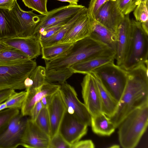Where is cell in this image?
I'll use <instances>...</instances> for the list:
<instances>
[{
	"mask_svg": "<svg viewBox=\"0 0 148 148\" xmlns=\"http://www.w3.org/2000/svg\"><path fill=\"white\" fill-rule=\"evenodd\" d=\"M148 62L127 71L126 85L114 114L109 117L116 128L131 112L148 105Z\"/></svg>",
	"mask_w": 148,
	"mask_h": 148,
	"instance_id": "obj_1",
	"label": "cell"
},
{
	"mask_svg": "<svg viewBox=\"0 0 148 148\" xmlns=\"http://www.w3.org/2000/svg\"><path fill=\"white\" fill-rule=\"evenodd\" d=\"M114 50L90 36L73 43L64 53L45 61L46 71L63 69L73 65L99 56L115 55Z\"/></svg>",
	"mask_w": 148,
	"mask_h": 148,
	"instance_id": "obj_2",
	"label": "cell"
},
{
	"mask_svg": "<svg viewBox=\"0 0 148 148\" xmlns=\"http://www.w3.org/2000/svg\"><path fill=\"white\" fill-rule=\"evenodd\" d=\"M148 124V105L136 108L128 114L117 127L121 147H135L146 131Z\"/></svg>",
	"mask_w": 148,
	"mask_h": 148,
	"instance_id": "obj_3",
	"label": "cell"
},
{
	"mask_svg": "<svg viewBox=\"0 0 148 148\" xmlns=\"http://www.w3.org/2000/svg\"><path fill=\"white\" fill-rule=\"evenodd\" d=\"M131 32L127 53L121 66L127 71L148 62V33L139 22L131 19Z\"/></svg>",
	"mask_w": 148,
	"mask_h": 148,
	"instance_id": "obj_4",
	"label": "cell"
},
{
	"mask_svg": "<svg viewBox=\"0 0 148 148\" xmlns=\"http://www.w3.org/2000/svg\"><path fill=\"white\" fill-rule=\"evenodd\" d=\"M36 66L35 61L30 59L19 63L0 65V92L25 89L24 81Z\"/></svg>",
	"mask_w": 148,
	"mask_h": 148,
	"instance_id": "obj_5",
	"label": "cell"
},
{
	"mask_svg": "<svg viewBox=\"0 0 148 148\" xmlns=\"http://www.w3.org/2000/svg\"><path fill=\"white\" fill-rule=\"evenodd\" d=\"M92 72L97 76L105 87L118 102L126 85L127 71L113 62L103 65Z\"/></svg>",
	"mask_w": 148,
	"mask_h": 148,
	"instance_id": "obj_6",
	"label": "cell"
},
{
	"mask_svg": "<svg viewBox=\"0 0 148 148\" xmlns=\"http://www.w3.org/2000/svg\"><path fill=\"white\" fill-rule=\"evenodd\" d=\"M33 11L23 10L17 0L13 8L10 10L18 36L26 37L34 35L37 26L44 15L36 14Z\"/></svg>",
	"mask_w": 148,
	"mask_h": 148,
	"instance_id": "obj_7",
	"label": "cell"
},
{
	"mask_svg": "<svg viewBox=\"0 0 148 148\" xmlns=\"http://www.w3.org/2000/svg\"><path fill=\"white\" fill-rule=\"evenodd\" d=\"M60 85L59 90L66 112L88 126H90L91 115L84 104L78 99L73 87L66 82Z\"/></svg>",
	"mask_w": 148,
	"mask_h": 148,
	"instance_id": "obj_8",
	"label": "cell"
},
{
	"mask_svg": "<svg viewBox=\"0 0 148 148\" xmlns=\"http://www.w3.org/2000/svg\"><path fill=\"white\" fill-rule=\"evenodd\" d=\"M85 7L82 5L69 4L48 12L37 26L34 35L41 29L61 23H66Z\"/></svg>",
	"mask_w": 148,
	"mask_h": 148,
	"instance_id": "obj_9",
	"label": "cell"
},
{
	"mask_svg": "<svg viewBox=\"0 0 148 148\" xmlns=\"http://www.w3.org/2000/svg\"><path fill=\"white\" fill-rule=\"evenodd\" d=\"M88 126L75 116L66 112L58 132L71 146L86 134Z\"/></svg>",
	"mask_w": 148,
	"mask_h": 148,
	"instance_id": "obj_10",
	"label": "cell"
},
{
	"mask_svg": "<svg viewBox=\"0 0 148 148\" xmlns=\"http://www.w3.org/2000/svg\"><path fill=\"white\" fill-rule=\"evenodd\" d=\"M81 85L84 104L91 115L102 112V103L98 87L90 74L86 75Z\"/></svg>",
	"mask_w": 148,
	"mask_h": 148,
	"instance_id": "obj_11",
	"label": "cell"
},
{
	"mask_svg": "<svg viewBox=\"0 0 148 148\" xmlns=\"http://www.w3.org/2000/svg\"><path fill=\"white\" fill-rule=\"evenodd\" d=\"M124 16L115 1L110 0L99 8L95 15L94 20L116 34L118 26Z\"/></svg>",
	"mask_w": 148,
	"mask_h": 148,
	"instance_id": "obj_12",
	"label": "cell"
},
{
	"mask_svg": "<svg viewBox=\"0 0 148 148\" xmlns=\"http://www.w3.org/2000/svg\"><path fill=\"white\" fill-rule=\"evenodd\" d=\"M51 138L42 130L35 121L29 118L21 145L29 148H49Z\"/></svg>",
	"mask_w": 148,
	"mask_h": 148,
	"instance_id": "obj_13",
	"label": "cell"
},
{
	"mask_svg": "<svg viewBox=\"0 0 148 148\" xmlns=\"http://www.w3.org/2000/svg\"><path fill=\"white\" fill-rule=\"evenodd\" d=\"M1 40L8 46L19 50L29 59L36 58L40 54L41 47L37 35L16 36Z\"/></svg>",
	"mask_w": 148,
	"mask_h": 148,
	"instance_id": "obj_14",
	"label": "cell"
},
{
	"mask_svg": "<svg viewBox=\"0 0 148 148\" xmlns=\"http://www.w3.org/2000/svg\"><path fill=\"white\" fill-rule=\"evenodd\" d=\"M92 30V20L88 14L87 9L72 26L59 43H74L90 36Z\"/></svg>",
	"mask_w": 148,
	"mask_h": 148,
	"instance_id": "obj_15",
	"label": "cell"
},
{
	"mask_svg": "<svg viewBox=\"0 0 148 148\" xmlns=\"http://www.w3.org/2000/svg\"><path fill=\"white\" fill-rule=\"evenodd\" d=\"M60 85L46 82L40 87L26 91L27 95L21 109L23 116H30L36 104L44 96L52 95L58 91Z\"/></svg>",
	"mask_w": 148,
	"mask_h": 148,
	"instance_id": "obj_16",
	"label": "cell"
},
{
	"mask_svg": "<svg viewBox=\"0 0 148 148\" xmlns=\"http://www.w3.org/2000/svg\"><path fill=\"white\" fill-rule=\"evenodd\" d=\"M129 14L124 16L118 25L116 34V64L121 66L127 51L130 37L131 22Z\"/></svg>",
	"mask_w": 148,
	"mask_h": 148,
	"instance_id": "obj_17",
	"label": "cell"
},
{
	"mask_svg": "<svg viewBox=\"0 0 148 148\" xmlns=\"http://www.w3.org/2000/svg\"><path fill=\"white\" fill-rule=\"evenodd\" d=\"M47 108L51 124V138L58 133L60 125L66 112L59 89L52 95Z\"/></svg>",
	"mask_w": 148,
	"mask_h": 148,
	"instance_id": "obj_18",
	"label": "cell"
},
{
	"mask_svg": "<svg viewBox=\"0 0 148 148\" xmlns=\"http://www.w3.org/2000/svg\"><path fill=\"white\" fill-rule=\"evenodd\" d=\"M29 118L23 116L18 124L11 130L5 129L0 134V148H15L21 145V138Z\"/></svg>",
	"mask_w": 148,
	"mask_h": 148,
	"instance_id": "obj_19",
	"label": "cell"
},
{
	"mask_svg": "<svg viewBox=\"0 0 148 148\" xmlns=\"http://www.w3.org/2000/svg\"><path fill=\"white\" fill-rule=\"evenodd\" d=\"M115 58V55L99 56L75 64L70 67L74 73L86 75L103 65L114 62Z\"/></svg>",
	"mask_w": 148,
	"mask_h": 148,
	"instance_id": "obj_20",
	"label": "cell"
},
{
	"mask_svg": "<svg viewBox=\"0 0 148 148\" xmlns=\"http://www.w3.org/2000/svg\"><path fill=\"white\" fill-rule=\"evenodd\" d=\"M89 74L93 77L97 86L102 103V112L109 117H111L116 110L118 102L112 97L93 72Z\"/></svg>",
	"mask_w": 148,
	"mask_h": 148,
	"instance_id": "obj_21",
	"label": "cell"
},
{
	"mask_svg": "<svg viewBox=\"0 0 148 148\" xmlns=\"http://www.w3.org/2000/svg\"><path fill=\"white\" fill-rule=\"evenodd\" d=\"M90 126L94 133L102 136H110L116 128L110 119L103 112L91 116Z\"/></svg>",
	"mask_w": 148,
	"mask_h": 148,
	"instance_id": "obj_22",
	"label": "cell"
},
{
	"mask_svg": "<svg viewBox=\"0 0 148 148\" xmlns=\"http://www.w3.org/2000/svg\"><path fill=\"white\" fill-rule=\"evenodd\" d=\"M90 36L115 51L116 34L95 20H92V30Z\"/></svg>",
	"mask_w": 148,
	"mask_h": 148,
	"instance_id": "obj_23",
	"label": "cell"
},
{
	"mask_svg": "<svg viewBox=\"0 0 148 148\" xmlns=\"http://www.w3.org/2000/svg\"><path fill=\"white\" fill-rule=\"evenodd\" d=\"M18 36L10 10L0 8V40Z\"/></svg>",
	"mask_w": 148,
	"mask_h": 148,
	"instance_id": "obj_24",
	"label": "cell"
},
{
	"mask_svg": "<svg viewBox=\"0 0 148 148\" xmlns=\"http://www.w3.org/2000/svg\"><path fill=\"white\" fill-rule=\"evenodd\" d=\"M87 8L85 7L79 11L53 36L45 40L40 41L41 47L49 46L59 43L72 26L79 18L87 10Z\"/></svg>",
	"mask_w": 148,
	"mask_h": 148,
	"instance_id": "obj_25",
	"label": "cell"
},
{
	"mask_svg": "<svg viewBox=\"0 0 148 148\" xmlns=\"http://www.w3.org/2000/svg\"><path fill=\"white\" fill-rule=\"evenodd\" d=\"M29 60L24 54L14 48L0 51V65L19 63Z\"/></svg>",
	"mask_w": 148,
	"mask_h": 148,
	"instance_id": "obj_26",
	"label": "cell"
},
{
	"mask_svg": "<svg viewBox=\"0 0 148 148\" xmlns=\"http://www.w3.org/2000/svg\"><path fill=\"white\" fill-rule=\"evenodd\" d=\"M73 43H61L41 48L42 58L46 61L52 60L64 53Z\"/></svg>",
	"mask_w": 148,
	"mask_h": 148,
	"instance_id": "obj_27",
	"label": "cell"
},
{
	"mask_svg": "<svg viewBox=\"0 0 148 148\" xmlns=\"http://www.w3.org/2000/svg\"><path fill=\"white\" fill-rule=\"evenodd\" d=\"M73 73L70 67L61 70L46 71L45 81L49 83H57L61 85L65 82Z\"/></svg>",
	"mask_w": 148,
	"mask_h": 148,
	"instance_id": "obj_28",
	"label": "cell"
},
{
	"mask_svg": "<svg viewBox=\"0 0 148 148\" xmlns=\"http://www.w3.org/2000/svg\"><path fill=\"white\" fill-rule=\"evenodd\" d=\"M133 11L136 20L141 23L143 29L148 33V1H140Z\"/></svg>",
	"mask_w": 148,
	"mask_h": 148,
	"instance_id": "obj_29",
	"label": "cell"
},
{
	"mask_svg": "<svg viewBox=\"0 0 148 148\" xmlns=\"http://www.w3.org/2000/svg\"><path fill=\"white\" fill-rule=\"evenodd\" d=\"M36 125L51 138V127L47 108L43 107L40 111L35 121Z\"/></svg>",
	"mask_w": 148,
	"mask_h": 148,
	"instance_id": "obj_30",
	"label": "cell"
},
{
	"mask_svg": "<svg viewBox=\"0 0 148 148\" xmlns=\"http://www.w3.org/2000/svg\"><path fill=\"white\" fill-rule=\"evenodd\" d=\"M46 73L45 67L40 66H36L29 76L32 81V85L28 90L39 88L43 85L46 82Z\"/></svg>",
	"mask_w": 148,
	"mask_h": 148,
	"instance_id": "obj_31",
	"label": "cell"
},
{
	"mask_svg": "<svg viewBox=\"0 0 148 148\" xmlns=\"http://www.w3.org/2000/svg\"><path fill=\"white\" fill-rule=\"evenodd\" d=\"M18 109L7 108L0 111V134L5 129L11 120L20 113Z\"/></svg>",
	"mask_w": 148,
	"mask_h": 148,
	"instance_id": "obj_32",
	"label": "cell"
},
{
	"mask_svg": "<svg viewBox=\"0 0 148 148\" xmlns=\"http://www.w3.org/2000/svg\"><path fill=\"white\" fill-rule=\"evenodd\" d=\"M27 95L25 90L18 92H15L5 101L7 108L21 110Z\"/></svg>",
	"mask_w": 148,
	"mask_h": 148,
	"instance_id": "obj_33",
	"label": "cell"
},
{
	"mask_svg": "<svg viewBox=\"0 0 148 148\" xmlns=\"http://www.w3.org/2000/svg\"><path fill=\"white\" fill-rule=\"evenodd\" d=\"M25 5L41 14L45 15L48 11L47 8V0H22Z\"/></svg>",
	"mask_w": 148,
	"mask_h": 148,
	"instance_id": "obj_34",
	"label": "cell"
},
{
	"mask_svg": "<svg viewBox=\"0 0 148 148\" xmlns=\"http://www.w3.org/2000/svg\"><path fill=\"white\" fill-rule=\"evenodd\" d=\"M115 1L120 11L124 15L133 11L139 2L138 0H113Z\"/></svg>",
	"mask_w": 148,
	"mask_h": 148,
	"instance_id": "obj_35",
	"label": "cell"
},
{
	"mask_svg": "<svg viewBox=\"0 0 148 148\" xmlns=\"http://www.w3.org/2000/svg\"><path fill=\"white\" fill-rule=\"evenodd\" d=\"M66 23H61L41 29L35 35L38 36L40 41L45 40L53 36Z\"/></svg>",
	"mask_w": 148,
	"mask_h": 148,
	"instance_id": "obj_36",
	"label": "cell"
},
{
	"mask_svg": "<svg viewBox=\"0 0 148 148\" xmlns=\"http://www.w3.org/2000/svg\"><path fill=\"white\" fill-rule=\"evenodd\" d=\"M68 144L58 132L51 138L49 148H71Z\"/></svg>",
	"mask_w": 148,
	"mask_h": 148,
	"instance_id": "obj_37",
	"label": "cell"
},
{
	"mask_svg": "<svg viewBox=\"0 0 148 148\" xmlns=\"http://www.w3.org/2000/svg\"><path fill=\"white\" fill-rule=\"evenodd\" d=\"M110 0H90L87 12L92 19H94L95 15L99 8L105 3Z\"/></svg>",
	"mask_w": 148,
	"mask_h": 148,
	"instance_id": "obj_38",
	"label": "cell"
},
{
	"mask_svg": "<svg viewBox=\"0 0 148 148\" xmlns=\"http://www.w3.org/2000/svg\"><path fill=\"white\" fill-rule=\"evenodd\" d=\"M95 145L90 140L79 141L71 146V148H94Z\"/></svg>",
	"mask_w": 148,
	"mask_h": 148,
	"instance_id": "obj_39",
	"label": "cell"
},
{
	"mask_svg": "<svg viewBox=\"0 0 148 148\" xmlns=\"http://www.w3.org/2000/svg\"><path fill=\"white\" fill-rule=\"evenodd\" d=\"M43 108L41 101L37 103L32 109L30 116V119L35 121L40 111Z\"/></svg>",
	"mask_w": 148,
	"mask_h": 148,
	"instance_id": "obj_40",
	"label": "cell"
},
{
	"mask_svg": "<svg viewBox=\"0 0 148 148\" xmlns=\"http://www.w3.org/2000/svg\"><path fill=\"white\" fill-rule=\"evenodd\" d=\"M15 92L13 89H8L0 92V104L6 100Z\"/></svg>",
	"mask_w": 148,
	"mask_h": 148,
	"instance_id": "obj_41",
	"label": "cell"
},
{
	"mask_svg": "<svg viewBox=\"0 0 148 148\" xmlns=\"http://www.w3.org/2000/svg\"><path fill=\"white\" fill-rule=\"evenodd\" d=\"M16 0H0V8L10 10L14 7Z\"/></svg>",
	"mask_w": 148,
	"mask_h": 148,
	"instance_id": "obj_42",
	"label": "cell"
},
{
	"mask_svg": "<svg viewBox=\"0 0 148 148\" xmlns=\"http://www.w3.org/2000/svg\"><path fill=\"white\" fill-rule=\"evenodd\" d=\"M52 95H46L40 101L43 107H47L50 102Z\"/></svg>",
	"mask_w": 148,
	"mask_h": 148,
	"instance_id": "obj_43",
	"label": "cell"
},
{
	"mask_svg": "<svg viewBox=\"0 0 148 148\" xmlns=\"http://www.w3.org/2000/svg\"><path fill=\"white\" fill-rule=\"evenodd\" d=\"M12 48H13L8 46L3 42L1 40H0V51L4 49H10Z\"/></svg>",
	"mask_w": 148,
	"mask_h": 148,
	"instance_id": "obj_44",
	"label": "cell"
},
{
	"mask_svg": "<svg viewBox=\"0 0 148 148\" xmlns=\"http://www.w3.org/2000/svg\"><path fill=\"white\" fill-rule=\"evenodd\" d=\"M62 2H67L69 4L73 5H77L79 0H57Z\"/></svg>",
	"mask_w": 148,
	"mask_h": 148,
	"instance_id": "obj_45",
	"label": "cell"
},
{
	"mask_svg": "<svg viewBox=\"0 0 148 148\" xmlns=\"http://www.w3.org/2000/svg\"><path fill=\"white\" fill-rule=\"evenodd\" d=\"M6 108H7V107L5 101L0 104V111Z\"/></svg>",
	"mask_w": 148,
	"mask_h": 148,
	"instance_id": "obj_46",
	"label": "cell"
},
{
	"mask_svg": "<svg viewBox=\"0 0 148 148\" xmlns=\"http://www.w3.org/2000/svg\"><path fill=\"white\" fill-rule=\"evenodd\" d=\"M138 1H139V2L140 1H148V0H138Z\"/></svg>",
	"mask_w": 148,
	"mask_h": 148,
	"instance_id": "obj_47",
	"label": "cell"
}]
</instances>
